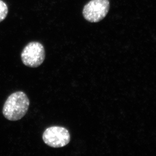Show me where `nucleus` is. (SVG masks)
Masks as SVG:
<instances>
[{
	"instance_id": "1",
	"label": "nucleus",
	"mask_w": 156,
	"mask_h": 156,
	"mask_svg": "<svg viewBox=\"0 0 156 156\" xmlns=\"http://www.w3.org/2000/svg\"><path fill=\"white\" fill-rule=\"evenodd\" d=\"M30 100L25 93L16 91L8 97L3 108L4 116L10 121H17L27 114Z\"/></svg>"
},
{
	"instance_id": "4",
	"label": "nucleus",
	"mask_w": 156,
	"mask_h": 156,
	"mask_svg": "<svg viewBox=\"0 0 156 156\" xmlns=\"http://www.w3.org/2000/svg\"><path fill=\"white\" fill-rule=\"evenodd\" d=\"M109 9V0H91L84 6L83 15L89 22L95 23L106 16Z\"/></svg>"
},
{
	"instance_id": "3",
	"label": "nucleus",
	"mask_w": 156,
	"mask_h": 156,
	"mask_svg": "<svg viewBox=\"0 0 156 156\" xmlns=\"http://www.w3.org/2000/svg\"><path fill=\"white\" fill-rule=\"evenodd\" d=\"M43 141L47 146L59 148L69 144L71 140L69 131L66 128L59 126L49 127L43 133Z\"/></svg>"
},
{
	"instance_id": "2",
	"label": "nucleus",
	"mask_w": 156,
	"mask_h": 156,
	"mask_svg": "<svg viewBox=\"0 0 156 156\" xmlns=\"http://www.w3.org/2000/svg\"><path fill=\"white\" fill-rule=\"evenodd\" d=\"M21 58L24 65L37 68L43 63L45 59V51L43 44L37 41L28 43L22 50Z\"/></svg>"
},
{
	"instance_id": "5",
	"label": "nucleus",
	"mask_w": 156,
	"mask_h": 156,
	"mask_svg": "<svg viewBox=\"0 0 156 156\" xmlns=\"http://www.w3.org/2000/svg\"><path fill=\"white\" fill-rule=\"evenodd\" d=\"M8 8L6 3L0 0V22L4 20L7 16Z\"/></svg>"
}]
</instances>
